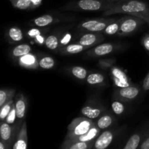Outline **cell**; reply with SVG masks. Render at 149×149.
Wrapping results in <instances>:
<instances>
[{"label": "cell", "instance_id": "6da1fadb", "mask_svg": "<svg viewBox=\"0 0 149 149\" xmlns=\"http://www.w3.org/2000/svg\"><path fill=\"white\" fill-rule=\"evenodd\" d=\"M116 14H125L136 16L143 19L149 26V4L141 0H125L116 2L103 15L111 16Z\"/></svg>", "mask_w": 149, "mask_h": 149}, {"label": "cell", "instance_id": "7a4b0ae2", "mask_svg": "<svg viewBox=\"0 0 149 149\" xmlns=\"http://www.w3.org/2000/svg\"><path fill=\"white\" fill-rule=\"evenodd\" d=\"M116 2L110 0H79L68 3L62 10L68 11H106Z\"/></svg>", "mask_w": 149, "mask_h": 149}, {"label": "cell", "instance_id": "3957f363", "mask_svg": "<svg viewBox=\"0 0 149 149\" xmlns=\"http://www.w3.org/2000/svg\"><path fill=\"white\" fill-rule=\"evenodd\" d=\"M96 125L93 119L84 116L74 119L68 126V133L65 139H72L87 133L93 127Z\"/></svg>", "mask_w": 149, "mask_h": 149}, {"label": "cell", "instance_id": "277c9868", "mask_svg": "<svg viewBox=\"0 0 149 149\" xmlns=\"http://www.w3.org/2000/svg\"><path fill=\"white\" fill-rule=\"evenodd\" d=\"M121 18H122V22L117 33L119 36H126L138 30L144 23H146L143 19L136 16L127 15L125 17Z\"/></svg>", "mask_w": 149, "mask_h": 149}, {"label": "cell", "instance_id": "5b68a950", "mask_svg": "<svg viewBox=\"0 0 149 149\" xmlns=\"http://www.w3.org/2000/svg\"><path fill=\"white\" fill-rule=\"evenodd\" d=\"M115 19L112 18H98L88 20L80 23L79 29L89 32H101L103 31Z\"/></svg>", "mask_w": 149, "mask_h": 149}, {"label": "cell", "instance_id": "8992f818", "mask_svg": "<svg viewBox=\"0 0 149 149\" xmlns=\"http://www.w3.org/2000/svg\"><path fill=\"white\" fill-rule=\"evenodd\" d=\"M17 132V133L15 132L14 128L12 127L11 125H9L5 121L1 122V126H0L1 141L4 142V143L5 144V146L8 149H10L11 146L14 143Z\"/></svg>", "mask_w": 149, "mask_h": 149}, {"label": "cell", "instance_id": "52a82bcc", "mask_svg": "<svg viewBox=\"0 0 149 149\" xmlns=\"http://www.w3.org/2000/svg\"><path fill=\"white\" fill-rule=\"evenodd\" d=\"M140 94V90L135 86H127V87L119 88L116 92V100L121 101H130L136 98Z\"/></svg>", "mask_w": 149, "mask_h": 149}, {"label": "cell", "instance_id": "ba28073f", "mask_svg": "<svg viewBox=\"0 0 149 149\" xmlns=\"http://www.w3.org/2000/svg\"><path fill=\"white\" fill-rule=\"evenodd\" d=\"M105 109L102 105L97 103H88L81 109V113L82 116L90 119H95L103 114Z\"/></svg>", "mask_w": 149, "mask_h": 149}, {"label": "cell", "instance_id": "9c48e42d", "mask_svg": "<svg viewBox=\"0 0 149 149\" xmlns=\"http://www.w3.org/2000/svg\"><path fill=\"white\" fill-rule=\"evenodd\" d=\"M117 45L112 43L100 44L87 52V55L90 57H101L112 53L117 49Z\"/></svg>", "mask_w": 149, "mask_h": 149}, {"label": "cell", "instance_id": "30bf717a", "mask_svg": "<svg viewBox=\"0 0 149 149\" xmlns=\"http://www.w3.org/2000/svg\"><path fill=\"white\" fill-rule=\"evenodd\" d=\"M115 137L113 130H106L100 134L95 141L93 149H106L113 142Z\"/></svg>", "mask_w": 149, "mask_h": 149}, {"label": "cell", "instance_id": "8fae6325", "mask_svg": "<svg viewBox=\"0 0 149 149\" xmlns=\"http://www.w3.org/2000/svg\"><path fill=\"white\" fill-rule=\"evenodd\" d=\"M104 39V36L99 32H88L82 35L79 40V44L88 48L97 45Z\"/></svg>", "mask_w": 149, "mask_h": 149}, {"label": "cell", "instance_id": "7c38bea8", "mask_svg": "<svg viewBox=\"0 0 149 149\" xmlns=\"http://www.w3.org/2000/svg\"><path fill=\"white\" fill-rule=\"evenodd\" d=\"M111 77L114 84L119 88L131 85L130 81L125 72L118 67H111Z\"/></svg>", "mask_w": 149, "mask_h": 149}, {"label": "cell", "instance_id": "4fadbf2b", "mask_svg": "<svg viewBox=\"0 0 149 149\" xmlns=\"http://www.w3.org/2000/svg\"><path fill=\"white\" fill-rule=\"evenodd\" d=\"M27 125H26V122L24 121L16 135L15 140L13 145V149H27Z\"/></svg>", "mask_w": 149, "mask_h": 149}, {"label": "cell", "instance_id": "5bb4252c", "mask_svg": "<svg viewBox=\"0 0 149 149\" xmlns=\"http://www.w3.org/2000/svg\"><path fill=\"white\" fill-rule=\"evenodd\" d=\"M27 105V100L26 97L22 93H18L15 96V107L17 119L20 120L24 119L26 116Z\"/></svg>", "mask_w": 149, "mask_h": 149}, {"label": "cell", "instance_id": "9a60e30c", "mask_svg": "<svg viewBox=\"0 0 149 149\" xmlns=\"http://www.w3.org/2000/svg\"><path fill=\"white\" fill-rule=\"evenodd\" d=\"M18 63L20 66L28 69H37L39 68V61L35 55L29 53L18 58Z\"/></svg>", "mask_w": 149, "mask_h": 149}, {"label": "cell", "instance_id": "2e32d148", "mask_svg": "<svg viewBox=\"0 0 149 149\" xmlns=\"http://www.w3.org/2000/svg\"><path fill=\"white\" fill-rule=\"evenodd\" d=\"M100 128L97 127V125H95L94 127L91 128L87 133L84 134L82 135L77 137V138H72V139H66L71 140V141H81V142H93L97 139V137L100 135Z\"/></svg>", "mask_w": 149, "mask_h": 149}, {"label": "cell", "instance_id": "e0dca14e", "mask_svg": "<svg viewBox=\"0 0 149 149\" xmlns=\"http://www.w3.org/2000/svg\"><path fill=\"white\" fill-rule=\"evenodd\" d=\"M94 142H81L65 139L61 149H92Z\"/></svg>", "mask_w": 149, "mask_h": 149}, {"label": "cell", "instance_id": "ac0fdd59", "mask_svg": "<svg viewBox=\"0 0 149 149\" xmlns=\"http://www.w3.org/2000/svg\"><path fill=\"white\" fill-rule=\"evenodd\" d=\"M88 49L87 47L83 46L80 44H68L65 46L60 47L58 49L60 53L64 54V55H74V54H78L83 51Z\"/></svg>", "mask_w": 149, "mask_h": 149}, {"label": "cell", "instance_id": "d6986e66", "mask_svg": "<svg viewBox=\"0 0 149 149\" xmlns=\"http://www.w3.org/2000/svg\"><path fill=\"white\" fill-rule=\"evenodd\" d=\"M6 38L10 43H17L23 39V33L18 27H10L6 32Z\"/></svg>", "mask_w": 149, "mask_h": 149}, {"label": "cell", "instance_id": "ffe728a7", "mask_svg": "<svg viewBox=\"0 0 149 149\" xmlns=\"http://www.w3.org/2000/svg\"><path fill=\"white\" fill-rule=\"evenodd\" d=\"M114 122V118L111 113H103L100 116L97 122H95L97 127L100 130H106L110 127Z\"/></svg>", "mask_w": 149, "mask_h": 149}, {"label": "cell", "instance_id": "44dd1931", "mask_svg": "<svg viewBox=\"0 0 149 149\" xmlns=\"http://www.w3.org/2000/svg\"><path fill=\"white\" fill-rule=\"evenodd\" d=\"M55 17L51 15H43L32 20V23L37 27H46L55 23Z\"/></svg>", "mask_w": 149, "mask_h": 149}, {"label": "cell", "instance_id": "7402d4cb", "mask_svg": "<svg viewBox=\"0 0 149 149\" xmlns=\"http://www.w3.org/2000/svg\"><path fill=\"white\" fill-rule=\"evenodd\" d=\"M31 47L28 44H20L15 47L12 50V56L15 58H19L20 57L30 53Z\"/></svg>", "mask_w": 149, "mask_h": 149}, {"label": "cell", "instance_id": "603a6c76", "mask_svg": "<svg viewBox=\"0 0 149 149\" xmlns=\"http://www.w3.org/2000/svg\"><path fill=\"white\" fill-rule=\"evenodd\" d=\"M142 141V135L135 133L129 138L123 149H138Z\"/></svg>", "mask_w": 149, "mask_h": 149}, {"label": "cell", "instance_id": "cb8c5ba5", "mask_svg": "<svg viewBox=\"0 0 149 149\" xmlns=\"http://www.w3.org/2000/svg\"><path fill=\"white\" fill-rule=\"evenodd\" d=\"M15 93L13 89H1L0 90V107L13 100Z\"/></svg>", "mask_w": 149, "mask_h": 149}, {"label": "cell", "instance_id": "d4e9b609", "mask_svg": "<svg viewBox=\"0 0 149 149\" xmlns=\"http://www.w3.org/2000/svg\"><path fill=\"white\" fill-rule=\"evenodd\" d=\"M87 84L90 85H99L105 81V77L100 73H92L86 79Z\"/></svg>", "mask_w": 149, "mask_h": 149}, {"label": "cell", "instance_id": "484cf974", "mask_svg": "<svg viewBox=\"0 0 149 149\" xmlns=\"http://www.w3.org/2000/svg\"><path fill=\"white\" fill-rule=\"evenodd\" d=\"M121 22H122V18L115 20L105 29V30L103 31V33L107 35L117 34L119 30V27H120Z\"/></svg>", "mask_w": 149, "mask_h": 149}, {"label": "cell", "instance_id": "4316f807", "mask_svg": "<svg viewBox=\"0 0 149 149\" xmlns=\"http://www.w3.org/2000/svg\"><path fill=\"white\" fill-rule=\"evenodd\" d=\"M45 46L49 49L55 50L60 47V39H58L56 35H49L46 38L45 40Z\"/></svg>", "mask_w": 149, "mask_h": 149}, {"label": "cell", "instance_id": "83f0119b", "mask_svg": "<svg viewBox=\"0 0 149 149\" xmlns=\"http://www.w3.org/2000/svg\"><path fill=\"white\" fill-rule=\"evenodd\" d=\"M71 75L74 76L76 78L79 79H85L87 77V71L81 66H74L71 68L70 70Z\"/></svg>", "mask_w": 149, "mask_h": 149}, {"label": "cell", "instance_id": "f1b7e54d", "mask_svg": "<svg viewBox=\"0 0 149 149\" xmlns=\"http://www.w3.org/2000/svg\"><path fill=\"white\" fill-rule=\"evenodd\" d=\"M55 60L49 56H45L39 61V68L42 69H51L55 66Z\"/></svg>", "mask_w": 149, "mask_h": 149}, {"label": "cell", "instance_id": "f546056e", "mask_svg": "<svg viewBox=\"0 0 149 149\" xmlns=\"http://www.w3.org/2000/svg\"><path fill=\"white\" fill-rule=\"evenodd\" d=\"M15 102L14 100H11L10 101H9L8 103H7L6 104H4V106L0 107V119H1V122H4L5 121L6 118L8 116V114L10 113V111L13 109V106H14Z\"/></svg>", "mask_w": 149, "mask_h": 149}, {"label": "cell", "instance_id": "4dcf8cb0", "mask_svg": "<svg viewBox=\"0 0 149 149\" xmlns=\"http://www.w3.org/2000/svg\"><path fill=\"white\" fill-rule=\"evenodd\" d=\"M11 3L15 8L23 10H31V0H11Z\"/></svg>", "mask_w": 149, "mask_h": 149}, {"label": "cell", "instance_id": "1f68e13d", "mask_svg": "<svg viewBox=\"0 0 149 149\" xmlns=\"http://www.w3.org/2000/svg\"><path fill=\"white\" fill-rule=\"evenodd\" d=\"M111 108L113 113L116 115L122 114L125 110V104L123 103V102L119 100H115L112 102Z\"/></svg>", "mask_w": 149, "mask_h": 149}, {"label": "cell", "instance_id": "d6a6232c", "mask_svg": "<svg viewBox=\"0 0 149 149\" xmlns=\"http://www.w3.org/2000/svg\"><path fill=\"white\" fill-rule=\"evenodd\" d=\"M17 118V114H16V110H15V104L14 106H13V109L12 110L10 111V113L8 114V116H7L5 119V122L7 123H8L9 125H13L15 121V119Z\"/></svg>", "mask_w": 149, "mask_h": 149}, {"label": "cell", "instance_id": "836d02e7", "mask_svg": "<svg viewBox=\"0 0 149 149\" xmlns=\"http://www.w3.org/2000/svg\"><path fill=\"white\" fill-rule=\"evenodd\" d=\"M116 62L115 60L113 59H108V60H102L99 61V65L102 68H109L112 67V65Z\"/></svg>", "mask_w": 149, "mask_h": 149}, {"label": "cell", "instance_id": "e575fe53", "mask_svg": "<svg viewBox=\"0 0 149 149\" xmlns=\"http://www.w3.org/2000/svg\"><path fill=\"white\" fill-rule=\"evenodd\" d=\"M71 33H66L61 39H60V47L65 46V45H68V42L71 41ZM59 47V48H60Z\"/></svg>", "mask_w": 149, "mask_h": 149}, {"label": "cell", "instance_id": "d590c367", "mask_svg": "<svg viewBox=\"0 0 149 149\" xmlns=\"http://www.w3.org/2000/svg\"><path fill=\"white\" fill-rule=\"evenodd\" d=\"M40 34H42L41 31L38 29H35V28L30 29V30L27 32V35L31 38V39H34L36 36H39V35Z\"/></svg>", "mask_w": 149, "mask_h": 149}, {"label": "cell", "instance_id": "8d00e7d4", "mask_svg": "<svg viewBox=\"0 0 149 149\" xmlns=\"http://www.w3.org/2000/svg\"><path fill=\"white\" fill-rule=\"evenodd\" d=\"M142 44L143 47L147 51H149V33L143 36V38L142 39Z\"/></svg>", "mask_w": 149, "mask_h": 149}, {"label": "cell", "instance_id": "74e56055", "mask_svg": "<svg viewBox=\"0 0 149 149\" xmlns=\"http://www.w3.org/2000/svg\"><path fill=\"white\" fill-rule=\"evenodd\" d=\"M143 89L144 91H148L149 90V72L144 78L143 81Z\"/></svg>", "mask_w": 149, "mask_h": 149}, {"label": "cell", "instance_id": "f35d334b", "mask_svg": "<svg viewBox=\"0 0 149 149\" xmlns=\"http://www.w3.org/2000/svg\"><path fill=\"white\" fill-rule=\"evenodd\" d=\"M34 42H36V44H38V45H43L45 44V40H46V39H45V37H44L43 36H42V34L39 35V36H36V37L34 38Z\"/></svg>", "mask_w": 149, "mask_h": 149}, {"label": "cell", "instance_id": "ab89813d", "mask_svg": "<svg viewBox=\"0 0 149 149\" xmlns=\"http://www.w3.org/2000/svg\"><path fill=\"white\" fill-rule=\"evenodd\" d=\"M138 149H149V136L147 137L140 145Z\"/></svg>", "mask_w": 149, "mask_h": 149}, {"label": "cell", "instance_id": "60d3db41", "mask_svg": "<svg viewBox=\"0 0 149 149\" xmlns=\"http://www.w3.org/2000/svg\"><path fill=\"white\" fill-rule=\"evenodd\" d=\"M42 0H31V10L33 9L37 8L38 7L41 5Z\"/></svg>", "mask_w": 149, "mask_h": 149}, {"label": "cell", "instance_id": "b9f144b4", "mask_svg": "<svg viewBox=\"0 0 149 149\" xmlns=\"http://www.w3.org/2000/svg\"><path fill=\"white\" fill-rule=\"evenodd\" d=\"M0 149H8L7 147L5 146V144L4 143V142L1 141H0Z\"/></svg>", "mask_w": 149, "mask_h": 149}, {"label": "cell", "instance_id": "7bdbcfd3", "mask_svg": "<svg viewBox=\"0 0 149 149\" xmlns=\"http://www.w3.org/2000/svg\"><path fill=\"white\" fill-rule=\"evenodd\" d=\"M110 1H113V2H120V1H125V0H110Z\"/></svg>", "mask_w": 149, "mask_h": 149}, {"label": "cell", "instance_id": "ee69618b", "mask_svg": "<svg viewBox=\"0 0 149 149\" xmlns=\"http://www.w3.org/2000/svg\"><path fill=\"white\" fill-rule=\"evenodd\" d=\"M10 1H11V0H10Z\"/></svg>", "mask_w": 149, "mask_h": 149}]
</instances>
